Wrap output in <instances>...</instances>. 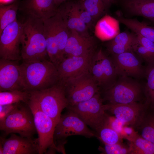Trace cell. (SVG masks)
Here are the masks:
<instances>
[{
    "label": "cell",
    "mask_w": 154,
    "mask_h": 154,
    "mask_svg": "<svg viewBox=\"0 0 154 154\" xmlns=\"http://www.w3.org/2000/svg\"><path fill=\"white\" fill-rule=\"evenodd\" d=\"M79 1L91 16L94 22L103 15L110 5L107 0H79Z\"/></svg>",
    "instance_id": "cell-25"
},
{
    "label": "cell",
    "mask_w": 154,
    "mask_h": 154,
    "mask_svg": "<svg viewBox=\"0 0 154 154\" xmlns=\"http://www.w3.org/2000/svg\"><path fill=\"white\" fill-rule=\"evenodd\" d=\"M43 21L48 57L51 62L57 66L63 60L60 55L64 53L70 30L58 12Z\"/></svg>",
    "instance_id": "cell-3"
},
{
    "label": "cell",
    "mask_w": 154,
    "mask_h": 154,
    "mask_svg": "<svg viewBox=\"0 0 154 154\" xmlns=\"http://www.w3.org/2000/svg\"><path fill=\"white\" fill-rule=\"evenodd\" d=\"M43 20L26 15L23 23L21 49L23 61L44 60L48 54Z\"/></svg>",
    "instance_id": "cell-2"
},
{
    "label": "cell",
    "mask_w": 154,
    "mask_h": 154,
    "mask_svg": "<svg viewBox=\"0 0 154 154\" xmlns=\"http://www.w3.org/2000/svg\"><path fill=\"white\" fill-rule=\"evenodd\" d=\"M129 142V154H154V144L132 129L130 133L122 134Z\"/></svg>",
    "instance_id": "cell-20"
},
{
    "label": "cell",
    "mask_w": 154,
    "mask_h": 154,
    "mask_svg": "<svg viewBox=\"0 0 154 154\" xmlns=\"http://www.w3.org/2000/svg\"><path fill=\"white\" fill-rule=\"evenodd\" d=\"M118 21L137 34L145 37L154 42V27L141 22L135 19L118 17Z\"/></svg>",
    "instance_id": "cell-23"
},
{
    "label": "cell",
    "mask_w": 154,
    "mask_h": 154,
    "mask_svg": "<svg viewBox=\"0 0 154 154\" xmlns=\"http://www.w3.org/2000/svg\"><path fill=\"white\" fill-rule=\"evenodd\" d=\"M105 91V98L112 104L137 102L141 94L138 84L125 78L109 86Z\"/></svg>",
    "instance_id": "cell-11"
},
{
    "label": "cell",
    "mask_w": 154,
    "mask_h": 154,
    "mask_svg": "<svg viewBox=\"0 0 154 154\" xmlns=\"http://www.w3.org/2000/svg\"><path fill=\"white\" fill-rule=\"evenodd\" d=\"M23 23L17 19L8 25L0 34V58L12 60L21 59V38Z\"/></svg>",
    "instance_id": "cell-9"
},
{
    "label": "cell",
    "mask_w": 154,
    "mask_h": 154,
    "mask_svg": "<svg viewBox=\"0 0 154 154\" xmlns=\"http://www.w3.org/2000/svg\"><path fill=\"white\" fill-rule=\"evenodd\" d=\"M13 0H0L1 4L7 3L12 2Z\"/></svg>",
    "instance_id": "cell-40"
},
{
    "label": "cell",
    "mask_w": 154,
    "mask_h": 154,
    "mask_svg": "<svg viewBox=\"0 0 154 154\" xmlns=\"http://www.w3.org/2000/svg\"><path fill=\"white\" fill-rule=\"evenodd\" d=\"M67 0H54L57 6L58 7L63 3L67 1Z\"/></svg>",
    "instance_id": "cell-39"
},
{
    "label": "cell",
    "mask_w": 154,
    "mask_h": 154,
    "mask_svg": "<svg viewBox=\"0 0 154 154\" xmlns=\"http://www.w3.org/2000/svg\"><path fill=\"white\" fill-rule=\"evenodd\" d=\"M29 102L57 123L63 110L68 106L64 86L58 83L48 88L29 92Z\"/></svg>",
    "instance_id": "cell-4"
},
{
    "label": "cell",
    "mask_w": 154,
    "mask_h": 154,
    "mask_svg": "<svg viewBox=\"0 0 154 154\" xmlns=\"http://www.w3.org/2000/svg\"><path fill=\"white\" fill-rule=\"evenodd\" d=\"M58 8L54 0H23L20 1L19 10L44 21L55 15Z\"/></svg>",
    "instance_id": "cell-16"
},
{
    "label": "cell",
    "mask_w": 154,
    "mask_h": 154,
    "mask_svg": "<svg viewBox=\"0 0 154 154\" xmlns=\"http://www.w3.org/2000/svg\"><path fill=\"white\" fill-rule=\"evenodd\" d=\"M109 3L110 5L111 3L114 2L116 0H107Z\"/></svg>",
    "instance_id": "cell-42"
},
{
    "label": "cell",
    "mask_w": 154,
    "mask_h": 154,
    "mask_svg": "<svg viewBox=\"0 0 154 154\" xmlns=\"http://www.w3.org/2000/svg\"><path fill=\"white\" fill-rule=\"evenodd\" d=\"M28 104L33 112L35 126L38 135V154L45 153L48 149L57 151L54 139L56 124L36 105L29 102Z\"/></svg>",
    "instance_id": "cell-10"
},
{
    "label": "cell",
    "mask_w": 154,
    "mask_h": 154,
    "mask_svg": "<svg viewBox=\"0 0 154 154\" xmlns=\"http://www.w3.org/2000/svg\"><path fill=\"white\" fill-rule=\"evenodd\" d=\"M3 154H38L37 139H31L11 133L9 137H1Z\"/></svg>",
    "instance_id": "cell-15"
},
{
    "label": "cell",
    "mask_w": 154,
    "mask_h": 154,
    "mask_svg": "<svg viewBox=\"0 0 154 154\" xmlns=\"http://www.w3.org/2000/svg\"><path fill=\"white\" fill-rule=\"evenodd\" d=\"M20 66L23 91L44 90L59 82L57 67L50 60L23 61Z\"/></svg>",
    "instance_id": "cell-1"
},
{
    "label": "cell",
    "mask_w": 154,
    "mask_h": 154,
    "mask_svg": "<svg viewBox=\"0 0 154 154\" xmlns=\"http://www.w3.org/2000/svg\"><path fill=\"white\" fill-rule=\"evenodd\" d=\"M112 61L117 74L124 76H139L143 73L140 62L133 52H127L114 55Z\"/></svg>",
    "instance_id": "cell-18"
},
{
    "label": "cell",
    "mask_w": 154,
    "mask_h": 154,
    "mask_svg": "<svg viewBox=\"0 0 154 154\" xmlns=\"http://www.w3.org/2000/svg\"><path fill=\"white\" fill-rule=\"evenodd\" d=\"M109 116L104 123L96 131V137L104 144H113L122 142L121 134L113 127L108 120Z\"/></svg>",
    "instance_id": "cell-24"
},
{
    "label": "cell",
    "mask_w": 154,
    "mask_h": 154,
    "mask_svg": "<svg viewBox=\"0 0 154 154\" xmlns=\"http://www.w3.org/2000/svg\"><path fill=\"white\" fill-rule=\"evenodd\" d=\"M147 82L145 88L146 103L154 109V61L149 63L146 70Z\"/></svg>",
    "instance_id": "cell-28"
},
{
    "label": "cell",
    "mask_w": 154,
    "mask_h": 154,
    "mask_svg": "<svg viewBox=\"0 0 154 154\" xmlns=\"http://www.w3.org/2000/svg\"><path fill=\"white\" fill-rule=\"evenodd\" d=\"M95 32L98 37L102 38L113 37L116 31L112 19L106 17L99 20L96 26Z\"/></svg>",
    "instance_id": "cell-29"
},
{
    "label": "cell",
    "mask_w": 154,
    "mask_h": 154,
    "mask_svg": "<svg viewBox=\"0 0 154 154\" xmlns=\"http://www.w3.org/2000/svg\"><path fill=\"white\" fill-rule=\"evenodd\" d=\"M76 12L80 20L88 27H91L94 23L91 16L82 6L79 1L75 2Z\"/></svg>",
    "instance_id": "cell-34"
},
{
    "label": "cell",
    "mask_w": 154,
    "mask_h": 154,
    "mask_svg": "<svg viewBox=\"0 0 154 154\" xmlns=\"http://www.w3.org/2000/svg\"><path fill=\"white\" fill-rule=\"evenodd\" d=\"M95 52V50L83 56L66 57L57 67L59 83H64L90 72Z\"/></svg>",
    "instance_id": "cell-12"
},
{
    "label": "cell",
    "mask_w": 154,
    "mask_h": 154,
    "mask_svg": "<svg viewBox=\"0 0 154 154\" xmlns=\"http://www.w3.org/2000/svg\"><path fill=\"white\" fill-rule=\"evenodd\" d=\"M18 103L4 105H0V123L3 122L6 118Z\"/></svg>",
    "instance_id": "cell-38"
},
{
    "label": "cell",
    "mask_w": 154,
    "mask_h": 154,
    "mask_svg": "<svg viewBox=\"0 0 154 154\" xmlns=\"http://www.w3.org/2000/svg\"><path fill=\"white\" fill-rule=\"evenodd\" d=\"M60 84L64 87L68 106L88 100L99 92L98 85L90 72Z\"/></svg>",
    "instance_id": "cell-7"
},
{
    "label": "cell",
    "mask_w": 154,
    "mask_h": 154,
    "mask_svg": "<svg viewBox=\"0 0 154 154\" xmlns=\"http://www.w3.org/2000/svg\"><path fill=\"white\" fill-rule=\"evenodd\" d=\"M108 49L109 51L114 55L118 54L127 52H133V46H123L109 43L108 45Z\"/></svg>",
    "instance_id": "cell-36"
},
{
    "label": "cell",
    "mask_w": 154,
    "mask_h": 154,
    "mask_svg": "<svg viewBox=\"0 0 154 154\" xmlns=\"http://www.w3.org/2000/svg\"><path fill=\"white\" fill-rule=\"evenodd\" d=\"M80 135L88 138L96 137V132L91 130L87 125L75 113L68 110L61 115L54 129V139L57 141H65L69 136Z\"/></svg>",
    "instance_id": "cell-8"
},
{
    "label": "cell",
    "mask_w": 154,
    "mask_h": 154,
    "mask_svg": "<svg viewBox=\"0 0 154 154\" xmlns=\"http://www.w3.org/2000/svg\"><path fill=\"white\" fill-rule=\"evenodd\" d=\"M97 52L102 66L106 84L111 82L117 74L116 69L113 61L107 56L101 49Z\"/></svg>",
    "instance_id": "cell-30"
},
{
    "label": "cell",
    "mask_w": 154,
    "mask_h": 154,
    "mask_svg": "<svg viewBox=\"0 0 154 154\" xmlns=\"http://www.w3.org/2000/svg\"><path fill=\"white\" fill-rule=\"evenodd\" d=\"M95 43L92 37L82 34L75 31L70 30L65 49V58L86 55L95 50Z\"/></svg>",
    "instance_id": "cell-17"
},
{
    "label": "cell",
    "mask_w": 154,
    "mask_h": 154,
    "mask_svg": "<svg viewBox=\"0 0 154 154\" xmlns=\"http://www.w3.org/2000/svg\"><path fill=\"white\" fill-rule=\"evenodd\" d=\"M67 1L58 7L57 12L67 27L70 30L75 31L82 34L89 35L88 27L80 20L77 13L75 2Z\"/></svg>",
    "instance_id": "cell-19"
},
{
    "label": "cell",
    "mask_w": 154,
    "mask_h": 154,
    "mask_svg": "<svg viewBox=\"0 0 154 154\" xmlns=\"http://www.w3.org/2000/svg\"><path fill=\"white\" fill-rule=\"evenodd\" d=\"M19 3V1L15 0L9 5L0 4V34L6 27L17 19Z\"/></svg>",
    "instance_id": "cell-26"
},
{
    "label": "cell",
    "mask_w": 154,
    "mask_h": 154,
    "mask_svg": "<svg viewBox=\"0 0 154 154\" xmlns=\"http://www.w3.org/2000/svg\"><path fill=\"white\" fill-rule=\"evenodd\" d=\"M18 61L0 58V92L23 91Z\"/></svg>",
    "instance_id": "cell-14"
},
{
    "label": "cell",
    "mask_w": 154,
    "mask_h": 154,
    "mask_svg": "<svg viewBox=\"0 0 154 154\" xmlns=\"http://www.w3.org/2000/svg\"><path fill=\"white\" fill-rule=\"evenodd\" d=\"M148 109L135 128L141 136L154 144V109Z\"/></svg>",
    "instance_id": "cell-22"
},
{
    "label": "cell",
    "mask_w": 154,
    "mask_h": 154,
    "mask_svg": "<svg viewBox=\"0 0 154 154\" xmlns=\"http://www.w3.org/2000/svg\"><path fill=\"white\" fill-rule=\"evenodd\" d=\"M136 34L138 42L154 57V42L139 35Z\"/></svg>",
    "instance_id": "cell-37"
},
{
    "label": "cell",
    "mask_w": 154,
    "mask_h": 154,
    "mask_svg": "<svg viewBox=\"0 0 154 154\" xmlns=\"http://www.w3.org/2000/svg\"><path fill=\"white\" fill-rule=\"evenodd\" d=\"M137 40L136 34L125 31L117 35L109 43L133 46Z\"/></svg>",
    "instance_id": "cell-32"
},
{
    "label": "cell",
    "mask_w": 154,
    "mask_h": 154,
    "mask_svg": "<svg viewBox=\"0 0 154 154\" xmlns=\"http://www.w3.org/2000/svg\"><path fill=\"white\" fill-rule=\"evenodd\" d=\"M99 92L89 99L69 106L67 108L76 114L87 125L96 131L105 122L108 116L106 114V104Z\"/></svg>",
    "instance_id": "cell-6"
},
{
    "label": "cell",
    "mask_w": 154,
    "mask_h": 154,
    "mask_svg": "<svg viewBox=\"0 0 154 154\" xmlns=\"http://www.w3.org/2000/svg\"><path fill=\"white\" fill-rule=\"evenodd\" d=\"M0 130L4 132L5 136L15 133L22 137L33 138L37 131L34 116L28 105L19 103L6 118L0 123Z\"/></svg>",
    "instance_id": "cell-5"
},
{
    "label": "cell",
    "mask_w": 154,
    "mask_h": 154,
    "mask_svg": "<svg viewBox=\"0 0 154 154\" xmlns=\"http://www.w3.org/2000/svg\"><path fill=\"white\" fill-rule=\"evenodd\" d=\"M0 154H3V149L2 143L0 142Z\"/></svg>",
    "instance_id": "cell-41"
},
{
    "label": "cell",
    "mask_w": 154,
    "mask_h": 154,
    "mask_svg": "<svg viewBox=\"0 0 154 154\" xmlns=\"http://www.w3.org/2000/svg\"><path fill=\"white\" fill-rule=\"evenodd\" d=\"M125 3L132 14L154 22V0H126Z\"/></svg>",
    "instance_id": "cell-21"
},
{
    "label": "cell",
    "mask_w": 154,
    "mask_h": 154,
    "mask_svg": "<svg viewBox=\"0 0 154 154\" xmlns=\"http://www.w3.org/2000/svg\"><path fill=\"white\" fill-rule=\"evenodd\" d=\"M106 104V111L114 114L119 121L135 128L149 108L147 105L135 102L127 104Z\"/></svg>",
    "instance_id": "cell-13"
},
{
    "label": "cell",
    "mask_w": 154,
    "mask_h": 154,
    "mask_svg": "<svg viewBox=\"0 0 154 154\" xmlns=\"http://www.w3.org/2000/svg\"><path fill=\"white\" fill-rule=\"evenodd\" d=\"M104 147H100L99 150L106 154H129V146L127 147L122 142L113 144H104Z\"/></svg>",
    "instance_id": "cell-33"
},
{
    "label": "cell",
    "mask_w": 154,
    "mask_h": 154,
    "mask_svg": "<svg viewBox=\"0 0 154 154\" xmlns=\"http://www.w3.org/2000/svg\"><path fill=\"white\" fill-rule=\"evenodd\" d=\"M90 72L98 86L105 85L102 66L97 52H95L93 56Z\"/></svg>",
    "instance_id": "cell-31"
},
{
    "label": "cell",
    "mask_w": 154,
    "mask_h": 154,
    "mask_svg": "<svg viewBox=\"0 0 154 154\" xmlns=\"http://www.w3.org/2000/svg\"><path fill=\"white\" fill-rule=\"evenodd\" d=\"M30 94L19 90L0 92V105H9L22 102L28 104Z\"/></svg>",
    "instance_id": "cell-27"
},
{
    "label": "cell",
    "mask_w": 154,
    "mask_h": 154,
    "mask_svg": "<svg viewBox=\"0 0 154 154\" xmlns=\"http://www.w3.org/2000/svg\"><path fill=\"white\" fill-rule=\"evenodd\" d=\"M133 51L149 63L154 61L153 57L137 40L133 46Z\"/></svg>",
    "instance_id": "cell-35"
}]
</instances>
